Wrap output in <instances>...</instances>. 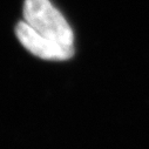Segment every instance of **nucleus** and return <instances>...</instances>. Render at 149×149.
I'll use <instances>...</instances> for the list:
<instances>
[{"instance_id": "nucleus-1", "label": "nucleus", "mask_w": 149, "mask_h": 149, "mask_svg": "<svg viewBox=\"0 0 149 149\" xmlns=\"http://www.w3.org/2000/svg\"><path fill=\"white\" fill-rule=\"evenodd\" d=\"M24 21L45 38L74 48V34L69 24L49 0H25Z\"/></svg>"}, {"instance_id": "nucleus-2", "label": "nucleus", "mask_w": 149, "mask_h": 149, "mask_svg": "<svg viewBox=\"0 0 149 149\" xmlns=\"http://www.w3.org/2000/svg\"><path fill=\"white\" fill-rule=\"evenodd\" d=\"M18 40L33 55L48 61H66L74 54L73 47L62 46L35 32L28 24L21 21L15 27Z\"/></svg>"}]
</instances>
